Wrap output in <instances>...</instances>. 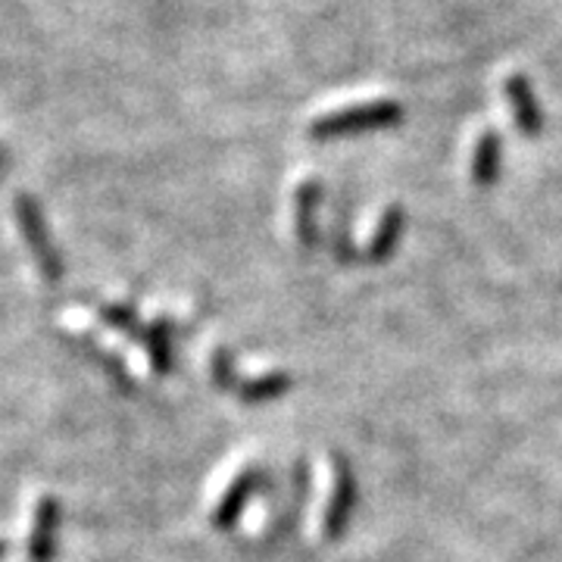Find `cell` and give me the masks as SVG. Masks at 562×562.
<instances>
[{"label":"cell","instance_id":"obj_1","mask_svg":"<svg viewBox=\"0 0 562 562\" xmlns=\"http://www.w3.org/2000/svg\"><path fill=\"white\" fill-rule=\"evenodd\" d=\"M401 120L403 106L397 101L357 103V106H344V110H335V113H325L319 120H313V125H310V138H353V135H369V132L394 128Z\"/></svg>","mask_w":562,"mask_h":562},{"label":"cell","instance_id":"obj_2","mask_svg":"<svg viewBox=\"0 0 562 562\" xmlns=\"http://www.w3.org/2000/svg\"><path fill=\"white\" fill-rule=\"evenodd\" d=\"M331 501L325 506V538L328 541H338L347 535V525L353 519V509H357V475H353V465L344 460L341 453L331 460Z\"/></svg>","mask_w":562,"mask_h":562},{"label":"cell","instance_id":"obj_3","mask_svg":"<svg viewBox=\"0 0 562 562\" xmlns=\"http://www.w3.org/2000/svg\"><path fill=\"white\" fill-rule=\"evenodd\" d=\"M503 91H506V103H509V113L516 120V128L522 132L525 138H538L543 132V110L528 76L513 72L503 85Z\"/></svg>","mask_w":562,"mask_h":562},{"label":"cell","instance_id":"obj_4","mask_svg":"<svg viewBox=\"0 0 562 562\" xmlns=\"http://www.w3.org/2000/svg\"><path fill=\"white\" fill-rule=\"evenodd\" d=\"M319 206H322V181L306 179L297 188L294 203V232L303 250H313L319 244Z\"/></svg>","mask_w":562,"mask_h":562},{"label":"cell","instance_id":"obj_5","mask_svg":"<svg viewBox=\"0 0 562 562\" xmlns=\"http://www.w3.org/2000/svg\"><path fill=\"white\" fill-rule=\"evenodd\" d=\"M260 482L262 475L257 469H247V472H241V475L232 482V487L225 491V497H222L220 506H216V513H213V525H216L220 531H228V528L238 525L241 513L247 509V501L254 497V491L260 487Z\"/></svg>","mask_w":562,"mask_h":562},{"label":"cell","instance_id":"obj_6","mask_svg":"<svg viewBox=\"0 0 562 562\" xmlns=\"http://www.w3.org/2000/svg\"><path fill=\"white\" fill-rule=\"evenodd\" d=\"M403 216L401 206H387L382 213V222H379V228H375V235H372V241L366 247V254H362V262H384L394 257V250H397V244H401L403 235Z\"/></svg>","mask_w":562,"mask_h":562},{"label":"cell","instance_id":"obj_7","mask_svg":"<svg viewBox=\"0 0 562 562\" xmlns=\"http://www.w3.org/2000/svg\"><path fill=\"white\" fill-rule=\"evenodd\" d=\"M501 162H503V140L497 132H484L475 154H472V181L475 188H494L501 179Z\"/></svg>","mask_w":562,"mask_h":562},{"label":"cell","instance_id":"obj_8","mask_svg":"<svg viewBox=\"0 0 562 562\" xmlns=\"http://www.w3.org/2000/svg\"><path fill=\"white\" fill-rule=\"evenodd\" d=\"M294 387V379L288 372H269L262 379H250V382H238L235 394L241 397L244 403H269L284 397L288 391Z\"/></svg>","mask_w":562,"mask_h":562},{"label":"cell","instance_id":"obj_9","mask_svg":"<svg viewBox=\"0 0 562 562\" xmlns=\"http://www.w3.org/2000/svg\"><path fill=\"white\" fill-rule=\"evenodd\" d=\"M210 369H213V382L220 384L222 391H235L238 387V372H235V362L228 357V350H216V357L210 362Z\"/></svg>","mask_w":562,"mask_h":562},{"label":"cell","instance_id":"obj_10","mask_svg":"<svg viewBox=\"0 0 562 562\" xmlns=\"http://www.w3.org/2000/svg\"><path fill=\"white\" fill-rule=\"evenodd\" d=\"M331 254H335V260L338 262H360L362 260V250L353 247V241L347 238V232L341 228V222L335 225V235H331Z\"/></svg>","mask_w":562,"mask_h":562}]
</instances>
